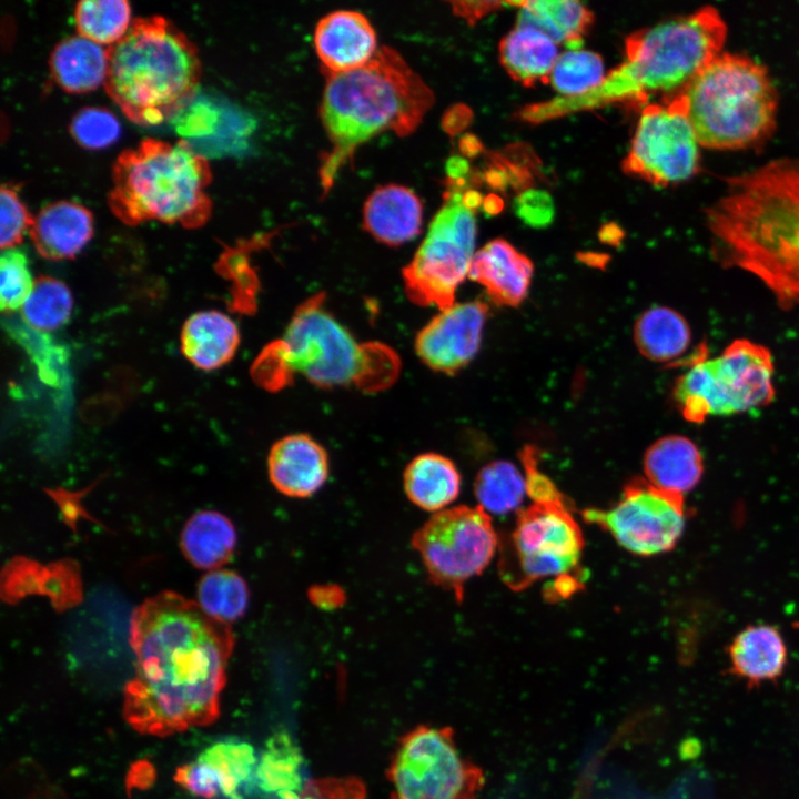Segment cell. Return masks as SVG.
Here are the masks:
<instances>
[{"mask_svg":"<svg viewBox=\"0 0 799 799\" xmlns=\"http://www.w3.org/2000/svg\"><path fill=\"white\" fill-rule=\"evenodd\" d=\"M135 675L124 688V717L138 731L166 736L213 722L234 646L229 625L198 603L165 591L133 613Z\"/></svg>","mask_w":799,"mask_h":799,"instance_id":"1","label":"cell"},{"mask_svg":"<svg viewBox=\"0 0 799 799\" xmlns=\"http://www.w3.org/2000/svg\"><path fill=\"white\" fill-rule=\"evenodd\" d=\"M705 215L724 266L755 275L781 309L799 304V160L729 178Z\"/></svg>","mask_w":799,"mask_h":799,"instance_id":"2","label":"cell"},{"mask_svg":"<svg viewBox=\"0 0 799 799\" xmlns=\"http://www.w3.org/2000/svg\"><path fill=\"white\" fill-rule=\"evenodd\" d=\"M434 102L431 89L393 48L383 45L363 67L330 74L321 118L333 143L321 176L331 186L338 166L361 143L392 130L415 131Z\"/></svg>","mask_w":799,"mask_h":799,"instance_id":"3","label":"cell"},{"mask_svg":"<svg viewBox=\"0 0 799 799\" xmlns=\"http://www.w3.org/2000/svg\"><path fill=\"white\" fill-rule=\"evenodd\" d=\"M398 372L397 355L382 344L358 343L324 307L322 293L299 305L281 338L265 346L251 367L253 380L270 391L284 387L294 375L320 387L377 391Z\"/></svg>","mask_w":799,"mask_h":799,"instance_id":"4","label":"cell"},{"mask_svg":"<svg viewBox=\"0 0 799 799\" xmlns=\"http://www.w3.org/2000/svg\"><path fill=\"white\" fill-rule=\"evenodd\" d=\"M108 55L105 92L132 122L161 124L193 102L201 79L199 52L170 20L134 19L108 47Z\"/></svg>","mask_w":799,"mask_h":799,"instance_id":"5","label":"cell"},{"mask_svg":"<svg viewBox=\"0 0 799 799\" xmlns=\"http://www.w3.org/2000/svg\"><path fill=\"white\" fill-rule=\"evenodd\" d=\"M211 179L206 159L185 140L148 138L117 158L108 204L129 225L156 220L196 229L211 215Z\"/></svg>","mask_w":799,"mask_h":799,"instance_id":"6","label":"cell"},{"mask_svg":"<svg viewBox=\"0 0 799 799\" xmlns=\"http://www.w3.org/2000/svg\"><path fill=\"white\" fill-rule=\"evenodd\" d=\"M684 93L704 148L747 149L775 130L777 90L766 67L746 54L721 52Z\"/></svg>","mask_w":799,"mask_h":799,"instance_id":"7","label":"cell"},{"mask_svg":"<svg viewBox=\"0 0 799 799\" xmlns=\"http://www.w3.org/2000/svg\"><path fill=\"white\" fill-rule=\"evenodd\" d=\"M727 24L711 6L650 28L626 39V62L616 68L635 104L651 93L668 98L686 91L694 79L721 53Z\"/></svg>","mask_w":799,"mask_h":799,"instance_id":"8","label":"cell"},{"mask_svg":"<svg viewBox=\"0 0 799 799\" xmlns=\"http://www.w3.org/2000/svg\"><path fill=\"white\" fill-rule=\"evenodd\" d=\"M675 364L686 370L676 380L674 401L690 423L765 407L775 398L772 354L750 340H735L715 357L702 343Z\"/></svg>","mask_w":799,"mask_h":799,"instance_id":"9","label":"cell"},{"mask_svg":"<svg viewBox=\"0 0 799 799\" xmlns=\"http://www.w3.org/2000/svg\"><path fill=\"white\" fill-rule=\"evenodd\" d=\"M499 574L514 590L550 578V597L576 591L584 538L570 506L557 494L534 499L518 513L515 528L499 540Z\"/></svg>","mask_w":799,"mask_h":799,"instance_id":"10","label":"cell"},{"mask_svg":"<svg viewBox=\"0 0 799 799\" xmlns=\"http://www.w3.org/2000/svg\"><path fill=\"white\" fill-rule=\"evenodd\" d=\"M462 198L457 189L446 194L424 241L402 271L405 292L417 305L441 311L453 306L456 290L468 275L475 254L476 220Z\"/></svg>","mask_w":799,"mask_h":799,"instance_id":"11","label":"cell"},{"mask_svg":"<svg viewBox=\"0 0 799 799\" xmlns=\"http://www.w3.org/2000/svg\"><path fill=\"white\" fill-rule=\"evenodd\" d=\"M390 799H476L482 770L463 758L448 727L417 726L398 740L386 771Z\"/></svg>","mask_w":799,"mask_h":799,"instance_id":"12","label":"cell"},{"mask_svg":"<svg viewBox=\"0 0 799 799\" xmlns=\"http://www.w3.org/2000/svg\"><path fill=\"white\" fill-rule=\"evenodd\" d=\"M411 543L429 579L461 601L464 585L488 566L499 538L483 508L457 506L435 513Z\"/></svg>","mask_w":799,"mask_h":799,"instance_id":"13","label":"cell"},{"mask_svg":"<svg viewBox=\"0 0 799 799\" xmlns=\"http://www.w3.org/2000/svg\"><path fill=\"white\" fill-rule=\"evenodd\" d=\"M700 146L681 93L644 108L623 169L657 186L680 183L699 172Z\"/></svg>","mask_w":799,"mask_h":799,"instance_id":"14","label":"cell"},{"mask_svg":"<svg viewBox=\"0 0 799 799\" xmlns=\"http://www.w3.org/2000/svg\"><path fill=\"white\" fill-rule=\"evenodd\" d=\"M585 522L608 532L628 552L659 555L679 542L687 520L684 496L660 489L646 478L630 481L609 509L581 512Z\"/></svg>","mask_w":799,"mask_h":799,"instance_id":"15","label":"cell"},{"mask_svg":"<svg viewBox=\"0 0 799 799\" xmlns=\"http://www.w3.org/2000/svg\"><path fill=\"white\" fill-rule=\"evenodd\" d=\"M487 314L488 307L481 301L441 311L417 333V356L436 372L457 373L476 355Z\"/></svg>","mask_w":799,"mask_h":799,"instance_id":"16","label":"cell"},{"mask_svg":"<svg viewBox=\"0 0 799 799\" xmlns=\"http://www.w3.org/2000/svg\"><path fill=\"white\" fill-rule=\"evenodd\" d=\"M330 463L326 449L306 434H290L277 439L267 455V474L281 494L306 498L326 482Z\"/></svg>","mask_w":799,"mask_h":799,"instance_id":"17","label":"cell"},{"mask_svg":"<svg viewBox=\"0 0 799 799\" xmlns=\"http://www.w3.org/2000/svg\"><path fill=\"white\" fill-rule=\"evenodd\" d=\"M376 33L361 12L337 10L323 17L314 32L316 53L328 75L366 64L377 51Z\"/></svg>","mask_w":799,"mask_h":799,"instance_id":"18","label":"cell"},{"mask_svg":"<svg viewBox=\"0 0 799 799\" xmlns=\"http://www.w3.org/2000/svg\"><path fill=\"white\" fill-rule=\"evenodd\" d=\"M533 270L526 255L496 239L474 254L468 276L483 285L495 303L517 306L527 294Z\"/></svg>","mask_w":799,"mask_h":799,"instance_id":"19","label":"cell"},{"mask_svg":"<svg viewBox=\"0 0 799 799\" xmlns=\"http://www.w3.org/2000/svg\"><path fill=\"white\" fill-rule=\"evenodd\" d=\"M93 234L91 212L81 204L58 201L43 206L29 231L37 252L49 260L74 257Z\"/></svg>","mask_w":799,"mask_h":799,"instance_id":"20","label":"cell"},{"mask_svg":"<svg viewBox=\"0 0 799 799\" xmlns=\"http://www.w3.org/2000/svg\"><path fill=\"white\" fill-rule=\"evenodd\" d=\"M422 216V202L411 189L388 184L377 188L367 198L363 223L375 240L397 246L417 236Z\"/></svg>","mask_w":799,"mask_h":799,"instance_id":"21","label":"cell"},{"mask_svg":"<svg viewBox=\"0 0 799 799\" xmlns=\"http://www.w3.org/2000/svg\"><path fill=\"white\" fill-rule=\"evenodd\" d=\"M730 671L749 686L775 681L785 671L788 651L780 631L771 625H750L728 645Z\"/></svg>","mask_w":799,"mask_h":799,"instance_id":"22","label":"cell"},{"mask_svg":"<svg viewBox=\"0 0 799 799\" xmlns=\"http://www.w3.org/2000/svg\"><path fill=\"white\" fill-rule=\"evenodd\" d=\"M646 479L654 486L684 496L704 474V458L688 437L668 435L653 443L644 456Z\"/></svg>","mask_w":799,"mask_h":799,"instance_id":"23","label":"cell"},{"mask_svg":"<svg viewBox=\"0 0 799 799\" xmlns=\"http://www.w3.org/2000/svg\"><path fill=\"white\" fill-rule=\"evenodd\" d=\"M239 344L237 325L219 311L196 312L182 326L181 351L190 363L204 371L227 364Z\"/></svg>","mask_w":799,"mask_h":799,"instance_id":"24","label":"cell"},{"mask_svg":"<svg viewBox=\"0 0 799 799\" xmlns=\"http://www.w3.org/2000/svg\"><path fill=\"white\" fill-rule=\"evenodd\" d=\"M403 487L417 507L438 513L447 508L461 490V475L455 464L437 453L415 456L405 467Z\"/></svg>","mask_w":799,"mask_h":799,"instance_id":"25","label":"cell"},{"mask_svg":"<svg viewBox=\"0 0 799 799\" xmlns=\"http://www.w3.org/2000/svg\"><path fill=\"white\" fill-rule=\"evenodd\" d=\"M108 64V47L80 34L60 41L49 61L54 81L71 93L89 92L104 84Z\"/></svg>","mask_w":799,"mask_h":799,"instance_id":"26","label":"cell"},{"mask_svg":"<svg viewBox=\"0 0 799 799\" xmlns=\"http://www.w3.org/2000/svg\"><path fill=\"white\" fill-rule=\"evenodd\" d=\"M236 539V530L226 516L214 510H202L185 523L180 546L193 566L213 570L231 559Z\"/></svg>","mask_w":799,"mask_h":799,"instance_id":"27","label":"cell"},{"mask_svg":"<svg viewBox=\"0 0 799 799\" xmlns=\"http://www.w3.org/2000/svg\"><path fill=\"white\" fill-rule=\"evenodd\" d=\"M519 9L517 27L537 30L568 50L581 48L594 19L581 2L573 0L524 1Z\"/></svg>","mask_w":799,"mask_h":799,"instance_id":"28","label":"cell"},{"mask_svg":"<svg viewBox=\"0 0 799 799\" xmlns=\"http://www.w3.org/2000/svg\"><path fill=\"white\" fill-rule=\"evenodd\" d=\"M507 73L526 87L546 82L558 58L557 44L542 32L516 27L499 43Z\"/></svg>","mask_w":799,"mask_h":799,"instance_id":"29","label":"cell"},{"mask_svg":"<svg viewBox=\"0 0 799 799\" xmlns=\"http://www.w3.org/2000/svg\"><path fill=\"white\" fill-rule=\"evenodd\" d=\"M634 338L645 357L674 364L688 350L691 331L680 313L670 307L655 306L636 321Z\"/></svg>","mask_w":799,"mask_h":799,"instance_id":"30","label":"cell"},{"mask_svg":"<svg viewBox=\"0 0 799 799\" xmlns=\"http://www.w3.org/2000/svg\"><path fill=\"white\" fill-rule=\"evenodd\" d=\"M304 760L300 748L285 731H279L266 741L256 767V788L275 799H299L306 781L303 780Z\"/></svg>","mask_w":799,"mask_h":799,"instance_id":"31","label":"cell"},{"mask_svg":"<svg viewBox=\"0 0 799 799\" xmlns=\"http://www.w3.org/2000/svg\"><path fill=\"white\" fill-rule=\"evenodd\" d=\"M216 772L223 799H245L256 788L259 757L254 748L237 738L218 740L198 757Z\"/></svg>","mask_w":799,"mask_h":799,"instance_id":"32","label":"cell"},{"mask_svg":"<svg viewBox=\"0 0 799 799\" xmlns=\"http://www.w3.org/2000/svg\"><path fill=\"white\" fill-rule=\"evenodd\" d=\"M474 493L488 515H504L522 504L527 495L526 479L510 462L495 461L477 474Z\"/></svg>","mask_w":799,"mask_h":799,"instance_id":"33","label":"cell"},{"mask_svg":"<svg viewBox=\"0 0 799 799\" xmlns=\"http://www.w3.org/2000/svg\"><path fill=\"white\" fill-rule=\"evenodd\" d=\"M249 587L235 572L213 569L198 585V604L210 617L229 625L241 618L249 606Z\"/></svg>","mask_w":799,"mask_h":799,"instance_id":"34","label":"cell"},{"mask_svg":"<svg viewBox=\"0 0 799 799\" xmlns=\"http://www.w3.org/2000/svg\"><path fill=\"white\" fill-rule=\"evenodd\" d=\"M72 307V294L63 282L39 276L21 307V318L29 327L47 333L67 324Z\"/></svg>","mask_w":799,"mask_h":799,"instance_id":"35","label":"cell"},{"mask_svg":"<svg viewBox=\"0 0 799 799\" xmlns=\"http://www.w3.org/2000/svg\"><path fill=\"white\" fill-rule=\"evenodd\" d=\"M131 8L124 0H83L74 8L78 33L100 45H112L128 31Z\"/></svg>","mask_w":799,"mask_h":799,"instance_id":"36","label":"cell"},{"mask_svg":"<svg viewBox=\"0 0 799 799\" xmlns=\"http://www.w3.org/2000/svg\"><path fill=\"white\" fill-rule=\"evenodd\" d=\"M598 53L567 50L558 55L549 74L552 87L565 97H577L596 89L606 78Z\"/></svg>","mask_w":799,"mask_h":799,"instance_id":"37","label":"cell"},{"mask_svg":"<svg viewBox=\"0 0 799 799\" xmlns=\"http://www.w3.org/2000/svg\"><path fill=\"white\" fill-rule=\"evenodd\" d=\"M8 331L31 356L40 377L52 386L61 384L68 358L65 350L47 333L36 331L23 322L8 321Z\"/></svg>","mask_w":799,"mask_h":799,"instance_id":"38","label":"cell"},{"mask_svg":"<svg viewBox=\"0 0 799 799\" xmlns=\"http://www.w3.org/2000/svg\"><path fill=\"white\" fill-rule=\"evenodd\" d=\"M34 282L26 254L14 249L3 250L0 257V307L2 312L21 310Z\"/></svg>","mask_w":799,"mask_h":799,"instance_id":"39","label":"cell"},{"mask_svg":"<svg viewBox=\"0 0 799 799\" xmlns=\"http://www.w3.org/2000/svg\"><path fill=\"white\" fill-rule=\"evenodd\" d=\"M70 132L81 146L100 150L119 139L121 128L118 119L109 110L87 107L79 110L72 118Z\"/></svg>","mask_w":799,"mask_h":799,"instance_id":"40","label":"cell"},{"mask_svg":"<svg viewBox=\"0 0 799 799\" xmlns=\"http://www.w3.org/2000/svg\"><path fill=\"white\" fill-rule=\"evenodd\" d=\"M0 245L14 249L30 231L33 218L20 200L17 189L3 184L0 190Z\"/></svg>","mask_w":799,"mask_h":799,"instance_id":"41","label":"cell"},{"mask_svg":"<svg viewBox=\"0 0 799 799\" xmlns=\"http://www.w3.org/2000/svg\"><path fill=\"white\" fill-rule=\"evenodd\" d=\"M299 799H366L364 782L354 776L307 780Z\"/></svg>","mask_w":799,"mask_h":799,"instance_id":"42","label":"cell"},{"mask_svg":"<svg viewBox=\"0 0 799 799\" xmlns=\"http://www.w3.org/2000/svg\"><path fill=\"white\" fill-rule=\"evenodd\" d=\"M174 780L183 789L198 798H222L221 783L215 770L199 759L194 762L180 766L175 771Z\"/></svg>","mask_w":799,"mask_h":799,"instance_id":"43","label":"cell"},{"mask_svg":"<svg viewBox=\"0 0 799 799\" xmlns=\"http://www.w3.org/2000/svg\"><path fill=\"white\" fill-rule=\"evenodd\" d=\"M4 782L9 792L18 799H37L48 788L41 767L29 759L12 765L6 772Z\"/></svg>","mask_w":799,"mask_h":799,"instance_id":"44","label":"cell"},{"mask_svg":"<svg viewBox=\"0 0 799 799\" xmlns=\"http://www.w3.org/2000/svg\"><path fill=\"white\" fill-rule=\"evenodd\" d=\"M514 204L515 213L533 227H545L553 220L554 203L545 191L527 190L516 198Z\"/></svg>","mask_w":799,"mask_h":799,"instance_id":"45","label":"cell"},{"mask_svg":"<svg viewBox=\"0 0 799 799\" xmlns=\"http://www.w3.org/2000/svg\"><path fill=\"white\" fill-rule=\"evenodd\" d=\"M216 109L205 102H193L184 109L174 120L176 130L189 136H203L211 134L218 124Z\"/></svg>","mask_w":799,"mask_h":799,"instance_id":"46","label":"cell"},{"mask_svg":"<svg viewBox=\"0 0 799 799\" xmlns=\"http://www.w3.org/2000/svg\"><path fill=\"white\" fill-rule=\"evenodd\" d=\"M156 770L153 763L146 759L134 761L125 776V790L129 795L132 790H146L155 781Z\"/></svg>","mask_w":799,"mask_h":799,"instance_id":"47","label":"cell"},{"mask_svg":"<svg viewBox=\"0 0 799 799\" xmlns=\"http://www.w3.org/2000/svg\"><path fill=\"white\" fill-rule=\"evenodd\" d=\"M504 2L492 1H455L452 2L454 13L466 19L469 23L487 14Z\"/></svg>","mask_w":799,"mask_h":799,"instance_id":"48","label":"cell"},{"mask_svg":"<svg viewBox=\"0 0 799 799\" xmlns=\"http://www.w3.org/2000/svg\"><path fill=\"white\" fill-rule=\"evenodd\" d=\"M469 119V111L464 107L451 109L444 117V128L448 132H456L463 129Z\"/></svg>","mask_w":799,"mask_h":799,"instance_id":"49","label":"cell"},{"mask_svg":"<svg viewBox=\"0 0 799 799\" xmlns=\"http://www.w3.org/2000/svg\"><path fill=\"white\" fill-rule=\"evenodd\" d=\"M468 163L466 160L454 156L448 160L446 170L452 179L461 180L468 172Z\"/></svg>","mask_w":799,"mask_h":799,"instance_id":"50","label":"cell"},{"mask_svg":"<svg viewBox=\"0 0 799 799\" xmlns=\"http://www.w3.org/2000/svg\"><path fill=\"white\" fill-rule=\"evenodd\" d=\"M461 149L467 155H475L481 150V143L474 135H465L461 141Z\"/></svg>","mask_w":799,"mask_h":799,"instance_id":"51","label":"cell"},{"mask_svg":"<svg viewBox=\"0 0 799 799\" xmlns=\"http://www.w3.org/2000/svg\"><path fill=\"white\" fill-rule=\"evenodd\" d=\"M483 209L487 214H497L503 209V201L495 194H490L483 201Z\"/></svg>","mask_w":799,"mask_h":799,"instance_id":"52","label":"cell"},{"mask_svg":"<svg viewBox=\"0 0 799 799\" xmlns=\"http://www.w3.org/2000/svg\"><path fill=\"white\" fill-rule=\"evenodd\" d=\"M462 200L464 205L472 211L476 210L479 205L483 204L482 195L473 190L464 192Z\"/></svg>","mask_w":799,"mask_h":799,"instance_id":"53","label":"cell"},{"mask_svg":"<svg viewBox=\"0 0 799 799\" xmlns=\"http://www.w3.org/2000/svg\"><path fill=\"white\" fill-rule=\"evenodd\" d=\"M44 799H69L64 790H62L60 787L55 785H49L44 796Z\"/></svg>","mask_w":799,"mask_h":799,"instance_id":"54","label":"cell"}]
</instances>
